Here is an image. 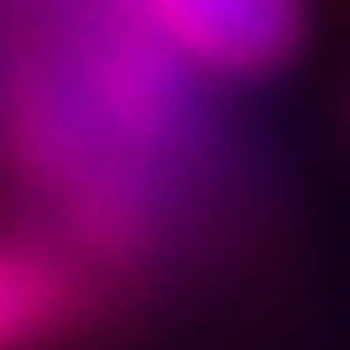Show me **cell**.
I'll use <instances>...</instances> for the list:
<instances>
[{"instance_id":"1","label":"cell","mask_w":350,"mask_h":350,"mask_svg":"<svg viewBox=\"0 0 350 350\" xmlns=\"http://www.w3.org/2000/svg\"><path fill=\"white\" fill-rule=\"evenodd\" d=\"M208 91L137 0H0V175L78 253L163 247L214 163Z\"/></svg>"},{"instance_id":"2","label":"cell","mask_w":350,"mask_h":350,"mask_svg":"<svg viewBox=\"0 0 350 350\" xmlns=\"http://www.w3.org/2000/svg\"><path fill=\"white\" fill-rule=\"evenodd\" d=\"M156 39L208 85H253L299 59L305 0H137Z\"/></svg>"},{"instance_id":"3","label":"cell","mask_w":350,"mask_h":350,"mask_svg":"<svg viewBox=\"0 0 350 350\" xmlns=\"http://www.w3.org/2000/svg\"><path fill=\"white\" fill-rule=\"evenodd\" d=\"M85 312V253L52 227H0V350H46Z\"/></svg>"}]
</instances>
